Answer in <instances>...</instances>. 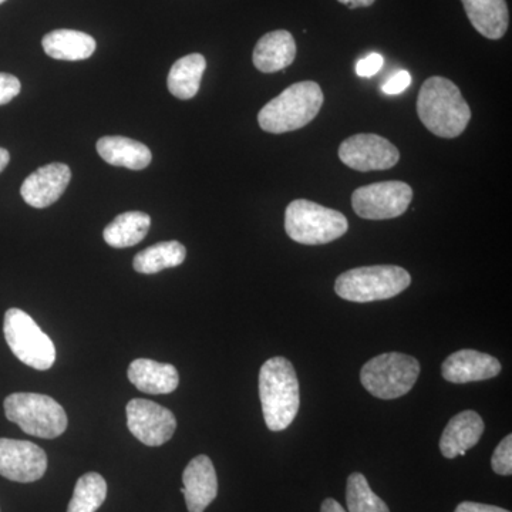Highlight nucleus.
<instances>
[{
	"instance_id": "nucleus-24",
	"label": "nucleus",
	"mask_w": 512,
	"mask_h": 512,
	"mask_svg": "<svg viewBox=\"0 0 512 512\" xmlns=\"http://www.w3.org/2000/svg\"><path fill=\"white\" fill-rule=\"evenodd\" d=\"M185 258H187V249L181 242H158L134 256L133 268L138 274L153 275L164 269L180 266Z\"/></svg>"
},
{
	"instance_id": "nucleus-3",
	"label": "nucleus",
	"mask_w": 512,
	"mask_h": 512,
	"mask_svg": "<svg viewBox=\"0 0 512 512\" xmlns=\"http://www.w3.org/2000/svg\"><path fill=\"white\" fill-rule=\"evenodd\" d=\"M323 100L325 97L318 83L292 84L259 111V127L271 134L299 130L318 116Z\"/></svg>"
},
{
	"instance_id": "nucleus-6",
	"label": "nucleus",
	"mask_w": 512,
	"mask_h": 512,
	"mask_svg": "<svg viewBox=\"0 0 512 512\" xmlns=\"http://www.w3.org/2000/svg\"><path fill=\"white\" fill-rule=\"evenodd\" d=\"M6 419L39 439H56L67 429V414L52 397L37 393H13L6 397Z\"/></svg>"
},
{
	"instance_id": "nucleus-18",
	"label": "nucleus",
	"mask_w": 512,
	"mask_h": 512,
	"mask_svg": "<svg viewBox=\"0 0 512 512\" xmlns=\"http://www.w3.org/2000/svg\"><path fill=\"white\" fill-rule=\"evenodd\" d=\"M467 18L481 36L501 39L510 26L507 0H461Z\"/></svg>"
},
{
	"instance_id": "nucleus-7",
	"label": "nucleus",
	"mask_w": 512,
	"mask_h": 512,
	"mask_svg": "<svg viewBox=\"0 0 512 512\" xmlns=\"http://www.w3.org/2000/svg\"><path fill=\"white\" fill-rule=\"evenodd\" d=\"M420 375V363L404 353H383L370 359L360 372L363 387L382 400L399 399L413 389Z\"/></svg>"
},
{
	"instance_id": "nucleus-9",
	"label": "nucleus",
	"mask_w": 512,
	"mask_h": 512,
	"mask_svg": "<svg viewBox=\"0 0 512 512\" xmlns=\"http://www.w3.org/2000/svg\"><path fill=\"white\" fill-rule=\"evenodd\" d=\"M413 190L403 181H384L357 188L352 195L353 211L365 220H393L409 208Z\"/></svg>"
},
{
	"instance_id": "nucleus-1",
	"label": "nucleus",
	"mask_w": 512,
	"mask_h": 512,
	"mask_svg": "<svg viewBox=\"0 0 512 512\" xmlns=\"http://www.w3.org/2000/svg\"><path fill=\"white\" fill-rule=\"evenodd\" d=\"M417 114L434 136L456 138L466 131L471 109L460 89L444 77L433 76L421 86Z\"/></svg>"
},
{
	"instance_id": "nucleus-32",
	"label": "nucleus",
	"mask_w": 512,
	"mask_h": 512,
	"mask_svg": "<svg viewBox=\"0 0 512 512\" xmlns=\"http://www.w3.org/2000/svg\"><path fill=\"white\" fill-rule=\"evenodd\" d=\"M320 512H348L345 508L342 507L338 503V501L333 500V498H328V500L323 501L322 507H320Z\"/></svg>"
},
{
	"instance_id": "nucleus-2",
	"label": "nucleus",
	"mask_w": 512,
	"mask_h": 512,
	"mask_svg": "<svg viewBox=\"0 0 512 512\" xmlns=\"http://www.w3.org/2000/svg\"><path fill=\"white\" fill-rule=\"evenodd\" d=\"M259 399L266 427L282 431L291 426L301 406L295 367L285 357L266 360L259 372Z\"/></svg>"
},
{
	"instance_id": "nucleus-35",
	"label": "nucleus",
	"mask_w": 512,
	"mask_h": 512,
	"mask_svg": "<svg viewBox=\"0 0 512 512\" xmlns=\"http://www.w3.org/2000/svg\"><path fill=\"white\" fill-rule=\"evenodd\" d=\"M6 0H0V5H2V3H5Z\"/></svg>"
},
{
	"instance_id": "nucleus-26",
	"label": "nucleus",
	"mask_w": 512,
	"mask_h": 512,
	"mask_svg": "<svg viewBox=\"0 0 512 512\" xmlns=\"http://www.w3.org/2000/svg\"><path fill=\"white\" fill-rule=\"evenodd\" d=\"M346 503L348 512H390L382 498L377 497L360 473L350 474L346 485Z\"/></svg>"
},
{
	"instance_id": "nucleus-23",
	"label": "nucleus",
	"mask_w": 512,
	"mask_h": 512,
	"mask_svg": "<svg viewBox=\"0 0 512 512\" xmlns=\"http://www.w3.org/2000/svg\"><path fill=\"white\" fill-rule=\"evenodd\" d=\"M150 227L151 218L146 212H124L104 228V241L113 248L134 247L146 238Z\"/></svg>"
},
{
	"instance_id": "nucleus-5",
	"label": "nucleus",
	"mask_w": 512,
	"mask_h": 512,
	"mask_svg": "<svg viewBox=\"0 0 512 512\" xmlns=\"http://www.w3.org/2000/svg\"><path fill=\"white\" fill-rule=\"evenodd\" d=\"M285 229L292 241L302 245H325L348 232L342 212L308 200H295L285 212Z\"/></svg>"
},
{
	"instance_id": "nucleus-30",
	"label": "nucleus",
	"mask_w": 512,
	"mask_h": 512,
	"mask_svg": "<svg viewBox=\"0 0 512 512\" xmlns=\"http://www.w3.org/2000/svg\"><path fill=\"white\" fill-rule=\"evenodd\" d=\"M412 84V76L406 70H400L390 77L386 83L383 84L382 90L386 94H400L403 93L407 87Z\"/></svg>"
},
{
	"instance_id": "nucleus-4",
	"label": "nucleus",
	"mask_w": 512,
	"mask_h": 512,
	"mask_svg": "<svg viewBox=\"0 0 512 512\" xmlns=\"http://www.w3.org/2000/svg\"><path fill=\"white\" fill-rule=\"evenodd\" d=\"M412 276L396 265L362 266L343 272L336 279L335 292L349 302L386 301L406 291Z\"/></svg>"
},
{
	"instance_id": "nucleus-19",
	"label": "nucleus",
	"mask_w": 512,
	"mask_h": 512,
	"mask_svg": "<svg viewBox=\"0 0 512 512\" xmlns=\"http://www.w3.org/2000/svg\"><path fill=\"white\" fill-rule=\"evenodd\" d=\"M127 375L140 392L147 394H170L180 383V376L173 365L151 359L134 360L128 367Z\"/></svg>"
},
{
	"instance_id": "nucleus-13",
	"label": "nucleus",
	"mask_w": 512,
	"mask_h": 512,
	"mask_svg": "<svg viewBox=\"0 0 512 512\" xmlns=\"http://www.w3.org/2000/svg\"><path fill=\"white\" fill-rule=\"evenodd\" d=\"M72 171L69 165L52 163L37 168L23 181L20 195L33 208H46L55 204L69 187Z\"/></svg>"
},
{
	"instance_id": "nucleus-29",
	"label": "nucleus",
	"mask_w": 512,
	"mask_h": 512,
	"mask_svg": "<svg viewBox=\"0 0 512 512\" xmlns=\"http://www.w3.org/2000/svg\"><path fill=\"white\" fill-rule=\"evenodd\" d=\"M383 63L382 55H379V53H370V55L363 57L362 60L357 62L356 73L359 74L360 77H365V79L366 77H373L380 72Z\"/></svg>"
},
{
	"instance_id": "nucleus-21",
	"label": "nucleus",
	"mask_w": 512,
	"mask_h": 512,
	"mask_svg": "<svg viewBox=\"0 0 512 512\" xmlns=\"http://www.w3.org/2000/svg\"><path fill=\"white\" fill-rule=\"evenodd\" d=\"M47 56L66 62H79L93 56L97 43L94 37L77 30L59 29L47 33L42 40Z\"/></svg>"
},
{
	"instance_id": "nucleus-27",
	"label": "nucleus",
	"mask_w": 512,
	"mask_h": 512,
	"mask_svg": "<svg viewBox=\"0 0 512 512\" xmlns=\"http://www.w3.org/2000/svg\"><path fill=\"white\" fill-rule=\"evenodd\" d=\"M491 467L498 476H511L512 474V436L507 437L498 447L495 448L493 458H491Z\"/></svg>"
},
{
	"instance_id": "nucleus-12",
	"label": "nucleus",
	"mask_w": 512,
	"mask_h": 512,
	"mask_svg": "<svg viewBox=\"0 0 512 512\" xmlns=\"http://www.w3.org/2000/svg\"><path fill=\"white\" fill-rule=\"evenodd\" d=\"M47 456L42 447L23 440L0 439V476L15 483H35L45 476Z\"/></svg>"
},
{
	"instance_id": "nucleus-31",
	"label": "nucleus",
	"mask_w": 512,
	"mask_h": 512,
	"mask_svg": "<svg viewBox=\"0 0 512 512\" xmlns=\"http://www.w3.org/2000/svg\"><path fill=\"white\" fill-rule=\"evenodd\" d=\"M454 512H511L504 508L495 507V505L473 503V501H464L458 504Z\"/></svg>"
},
{
	"instance_id": "nucleus-11",
	"label": "nucleus",
	"mask_w": 512,
	"mask_h": 512,
	"mask_svg": "<svg viewBox=\"0 0 512 512\" xmlns=\"http://www.w3.org/2000/svg\"><path fill=\"white\" fill-rule=\"evenodd\" d=\"M343 164L356 171L390 170L399 163L400 153L387 138L377 134H355L339 147Z\"/></svg>"
},
{
	"instance_id": "nucleus-10",
	"label": "nucleus",
	"mask_w": 512,
	"mask_h": 512,
	"mask_svg": "<svg viewBox=\"0 0 512 512\" xmlns=\"http://www.w3.org/2000/svg\"><path fill=\"white\" fill-rule=\"evenodd\" d=\"M126 413L128 430L148 447L163 446L173 439L177 430L173 412L151 400H131L127 404Z\"/></svg>"
},
{
	"instance_id": "nucleus-33",
	"label": "nucleus",
	"mask_w": 512,
	"mask_h": 512,
	"mask_svg": "<svg viewBox=\"0 0 512 512\" xmlns=\"http://www.w3.org/2000/svg\"><path fill=\"white\" fill-rule=\"evenodd\" d=\"M342 5L348 6L349 9L369 8L376 0H338Z\"/></svg>"
},
{
	"instance_id": "nucleus-16",
	"label": "nucleus",
	"mask_w": 512,
	"mask_h": 512,
	"mask_svg": "<svg viewBox=\"0 0 512 512\" xmlns=\"http://www.w3.org/2000/svg\"><path fill=\"white\" fill-rule=\"evenodd\" d=\"M484 421L473 410L458 413L448 421L441 434L440 451L446 458L466 456L470 448L476 447L484 433Z\"/></svg>"
},
{
	"instance_id": "nucleus-8",
	"label": "nucleus",
	"mask_w": 512,
	"mask_h": 512,
	"mask_svg": "<svg viewBox=\"0 0 512 512\" xmlns=\"http://www.w3.org/2000/svg\"><path fill=\"white\" fill-rule=\"evenodd\" d=\"M3 333L13 355L36 370H49L56 362L52 339L37 326L22 309L12 308L5 313Z\"/></svg>"
},
{
	"instance_id": "nucleus-17",
	"label": "nucleus",
	"mask_w": 512,
	"mask_h": 512,
	"mask_svg": "<svg viewBox=\"0 0 512 512\" xmlns=\"http://www.w3.org/2000/svg\"><path fill=\"white\" fill-rule=\"evenodd\" d=\"M296 57V42L288 30H274L258 40L254 66L262 73H276L291 66Z\"/></svg>"
},
{
	"instance_id": "nucleus-34",
	"label": "nucleus",
	"mask_w": 512,
	"mask_h": 512,
	"mask_svg": "<svg viewBox=\"0 0 512 512\" xmlns=\"http://www.w3.org/2000/svg\"><path fill=\"white\" fill-rule=\"evenodd\" d=\"M9 161V151L5 150V148L0 147V173H2V171L5 170L6 167H8Z\"/></svg>"
},
{
	"instance_id": "nucleus-28",
	"label": "nucleus",
	"mask_w": 512,
	"mask_h": 512,
	"mask_svg": "<svg viewBox=\"0 0 512 512\" xmlns=\"http://www.w3.org/2000/svg\"><path fill=\"white\" fill-rule=\"evenodd\" d=\"M22 89L18 77L8 73H0V106L15 99Z\"/></svg>"
},
{
	"instance_id": "nucleus-25",
	"label": "nucleus",
	"mask_w": 512,
	"mask_h": 512,
	"mask_svg": "<svg viewBox=\"0 0 512 512\" xmlns=\"http://www.w3.org/2000/svg\"><path fill=\"white\" fill-rule=\"evenodd\" d=\"M107 498V483L99 473H87L77 480L67 512H96Z\"/></svg>"
},
{
	"instance_id": "nucleus-20",
	"label": "nucleus",
	"mask_w": 512,
	"mask_h": 512,
	"mask_svg": "<svg viewBox=\"0 0 512 512\" xmlns=\"http://www.w3.org/2000/svg\"><path fill=\"white\" fill-rule=\"evenodd\" d=\"M97 153L106 163L133 171L144 170L153 160V154L146 144L121 136L100 138Z\"/></svg>"
},
{
	"instance_id": "nucleus-14",
	"label": "nucleus",
	"mask_w": 512,
	"mask_h": 512,
	"mask_svg": "<svg viewBox=\"0 0 512 512\" xmlns=\"http://www.w3.org/2000/svg\"><path fill=\"white\" fill-rule=\"evenodd\" d=\"M185 504L190 512H204L218 495V477L208 456L192 458L183 473Z\"/></svg>"
},
{
	"instance_id": "nucleus-15",
	"label": "nucleus",
	"mask_w": 512,
	"mask_h": 512,
	"mask_svg": "<svg viewBox=\"0 0 512 512\" xmlns=\"http://www.w3.org/2000/svg\"><path fill=\"white\" fill-rule=\"evenodd\" d=\"M501 363L495 357L477 350H458L444 360L441 375L450 383L483 382L500 375Z\"/></svg>"
},
{
	"instance_id": "nucleus-22",
	"label": "nucleus",
	"mask_w": 512,
	"mask_h": 512,
	"mask_svg": "<svg viewBox=\"0 0 512 512\" xmlns=\"http://www.w3.org/2000/svg\"><path fill=\"white\" fill-rule=\"evenodd\" d=\"M205 69H207V60L200 53L181 57L173 64L168 73V90L177 99H192L200 90L202 74Z\"/></svg>"
}]
</instances>
